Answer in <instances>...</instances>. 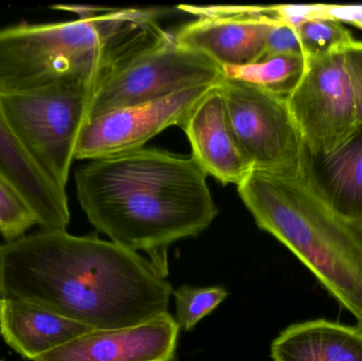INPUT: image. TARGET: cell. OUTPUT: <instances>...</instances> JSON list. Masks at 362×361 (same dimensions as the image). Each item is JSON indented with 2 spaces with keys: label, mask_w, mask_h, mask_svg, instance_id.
Returning a JSON list of instances; mask_svg holds the SVG:
<instances>
[{
  "label": "cell",
  "mask_w": 362,
  "mask_h": 361,
  "mask_svg": "<svg viewBox=\"0 0 362 361\" xmlns=\"http://www.w3.org/2000/svg\"><path fill=\"white\" fill-rule=\"evenodd\" d=\"M308 59L300 54H276L242 67L223 68L225 78L250 83L276 95L288 97L299 84Z\"/></svg>",
  "instance_id": "e0dca14e"
},
{
  "label": "cell",
  "mask_w": 362,
  "mask_h": 361,
  "mask_svg": "<svg viewBox=\"0 0 362 361\" xmlns=\"http://www.w3.org/2000/svg\"><path fill=\"white\" fill-rule=\"evenodd\" d=\"M223 78L218 65L180 46L174 34L167 32L101 81L93 93L88 120L121 108L171 97L187 89L213 86Z\"/></svg>",
  "instance_id": "8992f818"
},
{
  "label": "cell",
  "mask_w": 362,
  "mask_h": 361,
  "mask_svg": "<svg viewBox=\"0 0 362 361\" xmlns=\"http://www.w3.org/2000/svg\"><path fill=\"white\" fill-rule=\"evenodd\" d=\"M172 296L175 300L176 322L180 329L189 331L226 300L228 292L221 286L182 285L173 290Z\"/></svg>",
  "instance_id": "d6986e66"
},
{
  "label": "cell",
  "mask_w": 362,
  "mask_h": 361,
  "mask_svg": "<svg viewBox=\"0 0 362 361\" xmlns=\"http://www.w3.org/2000/svg\"><path fill=\"white\" fill-rule=\"evenodd\" d=\"M173 288L138 252L95 235L42 229L0 245V296L28 301L93 330L168 313Z\"/></svg>",
  "instance_id": "6da1fadb"
},
{
  "label": "cell",
  "mask_w": 362,
  "mask_h": 361,
  "mask_svg": "<svg viewBox=\"0 0 362 361\" xmlns=\"http://www.w3.org/2000/svg\"><path fill=\"white\" fill-rule=\"evenodd\" d=\"M213 86L187 89L171 97L89 119L81 131L76 159L95 160L144 148L146 142L165 129L181 126L189 110Z\"/></svg>",
  "instance_id": "30bf717a"
},
{
  "label": "cell",
  "mask_w": 362,
  "mask_h": 361,
  "mask_svg": "<svg viewBox=\"0 0 362 361\" xmlns=\"http://www.w3.org/2000/svg\"><path fill=\"white\" fill-rule=\"evenodd\" d=\"M78 15L63 23L0 30V93L63 82L98 85L123 61L165 34L157 8L57 6Z\"/></svg>",
  "instance_id": "3957f363"
},
{
  "label": "cell",
  "mask_w": 362,
  "mask_h": 361,
  "mask_svg": "<svg viewBox=\"0 0 362 361\" xmlns=\"http://www.w3.org/2000/svg\"><path fill=\"white\" fill-rule=\"evenodd\" d=\"M95 88L63 82L25 93H0L11 133L48 179L66 191Z\"/></svg>",
  "instance_id": "5b68a950"
},
{
  "label": "cell",
  "mask_w": 362,
  "mask_h": 361,
  "mask_svg": "<svg viewBox=\"0 0 362 361\" xmlns=\"http://www.w3.org/2000/svg\"><path fill=\"white\" fill-rule=\"evenodd\" d=\"M274 361H362V329L319 319L293 324L272 343Z\"/></svg>",
  "instance_id": "9a60e30c"
},
{
  "label": "cell",
  "mask_w": 362,
  "mask_h": 361,
  "mask_svg": "<svg viewBox=\"0 0 362 361\" xmlns=\"http://www.w3.org/2000/svg\"><path fill=\"white\" fill-rule=\"evenodd\" d=\"M1 302H2V298H1V296H0V307H1Z\"/></svg>",
  "instance_id": "cb8c5ba5"
},
{
  "label": "cell",
  "mask_w": 362,
  "mask_h": 361,
  "mask_svg": "<svg viewBox=\"0 0 362 361\" xmlns=\"http://www.w3.org/2000/svg\"><path fill=\"white\" fill-rule=\"evenodd\" d=\"M304 19L310 17H327L339 23L354 25L362 31V4L341 6V4H302ZM303 21V20H302Z\"/></svg>",
  "instance_id": "7402d4cb"
},
{
  "label": "cell",
  "mask_w": 362,
  "mask_h": 361,
  "mask_svg": "<svg viewBox=\"0 0 362 361\" xmlns=\"http://www.w3.org/2000/svg\"><path fill=\"white\" fill-rule=\"evenodd\" d=\"M296 27L308 59L344 53L356 42L344 23L327 17H310Z\"/></svg>",
  "instance_id": "ac0fdd59"
},
{
  "label": "cell",
  "mask_w": 362,
  "mask_h": 361,
  "mask_svg": "<svg viewBox=\"0 0 362 361\" xmlns=\"http://www.w3.org/2000/svg\"><path fill=\"white\" fill-rule=\"evenodd\" d=\"M276 54L304 55L297 27L293 23L278 20L270 29L264 57Z\"/></svg>",
  "instance_id": "44dd1931"
},
{
  "label": "cell",
  "mask_w": 362,
  "mask_h": 361,
  "mask_svg": "<svg viewBox=\"0 0 362 361\" xmlns=\"http://www.w3.org/2000/svg\"><path fill=\"white\" fill-rule=\"evenodd\" d=\"M238 192L259 229L293 252L362 329V222L338 214L305 165L291 174L253 170Z\"/></svg>",
  "instance_id": "277c9868"
},
{
  "label": "cell",
  "mask_w": 362,
  "mask_h": 361,
  "mask_svg": "<svg viewBox=\"0 0 362 361\" xmlns=\"http://www.w3.org/2000/svg\"><path fill=\"white\" fill-rule=\"evenodd\" d=\"M34 225L37 223L27 203L0 177V235L12 241L25 235Z\"/></svg>",
  "instance_id": "ffe728a7"
},
{
  "label": "cell",
  "mask_w": 362,
  "mask_h": 361,
  "mask_svg": "<svg viewBox=\"0 0 362 361\" xmlns=\"http://www.w3.org/2000/svg\"><path fill=\"white\" fill-rule=\"evenodd\" d=\"M180 331L168 312L137 326L89 331L34 361H174Z\"/></svg>",
  "instance_id": "8fae6325"
},
{
  "label": "cell",
  "mask_w": 362,
  "mask_h": 361,
  "mask_svg": "<svg viewBox=\"0 0 362 361\" xmlns=\"http://www.w3.org/2000/svg\"><path fill=\"white\" fill-rule=\"evenodd\" d=\"M206 176L192 156L144 148L89 160L76 171V194L99 232L148 254L167 277L170 246L199 235L216 218Z\"/></svg>",
  "instance_id": "7a4b0ae2"
},
{
  "label": "cell",
  "mask_w": 362,
  "mask_h": 361,
  "mask_svg": "<svg viewBox=\"0 0 362 361\" xmlns=\"http://www.w3.org/2000/svg\"><path fill=\"white\" fill-rule=\"evenodd\" d=\"M219 85L232 129L253 170L301 172L308 153L287 97L235 78H223Z\"/></svg>",
  "instance_id": "52a82bcc"
},
{
  "label": "cell",
  "mask_w": 362,
  "mask_h": 361,
  "mask_svg": "<svg viewBox=\"0 0 362 361\" xmlns=\"http://www.w3.org/2000/svg\"><path fill=\"white\" fill-rule=\"evenodd\" d=\"M305 171L338 214L362 222V129L327 156L308 154Z\"/></svg>",
  "instance_id": "2e32d148"
},
{
  "label": "cell",
  "mask_w": 362,
  "mask_h": 361,
  "mask_svg": "<svg viewBox=\"0 0 362 361\" xmlns=\"http://www.w3.org/2000/svg\"><path fill=\"white\" fill-rule=\"evenodd\" d=\"M344 63L352 85L357 116L362 129V42H356L344 52Z\"/></svg>",
  "instance_id": "603a6c76"
},
{
  "label": "cell",
  "mask_w": 362,
  "mask_h": 361,
  "mask_svg": "<svg viewBox=\"0 0 362 361\" xmlns=\"http://www.w3.org/2000/svg\"><path fill=\"white\" fill-rule=\"evenodd\" d=\"M93 329L28 301L2 299L0 334L8 347L34 361Z\"/></svg>",
  "instance_id": "5bb4252c"
},
{
  "label": "cell",
  "mask_w": 362,
  "mask_h": 361,
  "mask_svg": "<svg viewBox=\"0 0 362 361\" xmlns=\"http://www.w3.org/2000/svg\"><path fill=\"white\" fill-rule=\"evenodd\" d=\"M197 16L174 33L180 46L208 57L221 69L263 59L272 25L280 20L276 6H178Z\"/></svg>",
  "instance_id": "9c48e42d"
},
{
  "label": "cell",
  "mask_w": 362,
  "mask_h": 361,
  "mask_svg": "<svg viewBox=\"0 0 362 361\" xmlns=\"http://www.w3.org/2000/svg\"><path fill=\"white\" fill-rule=\"evenodd\" d=\"M0 361H4V360H0Z\"/></svg>",
  "instance_id": "d4e9b609"
},
{
  "label": "cell",
  "mask_w": 362,
  "mask_h": 361,
  "mask_svg": "<svg viewBox=\"0 0 362 361\" xmlns=\"http://www.w3.org/2000/svg\"><path fill=\"white\" fill-rule=\"evenodd\" d=\"M0 177L23 199L42 229L66 230L70 223L67 192L34 165L11 133L0 110Z\"/></svg>",
  "instance_id": "4fadbf2b"
},
{
  "label": "cell",
  "mask_w": 362,
  "mask_h": 361,
  "mask_svg": "<svg viewBox=\"0 0 362 361\" xmlns=\"http://www.w3.org/2000/svg\"><path fill=\"white\" fill-rule=\"evenodd\" d=\"M306 59L305 72L287 102L308 154L327 156L361 124L344 53Z\"/></svg>",
  "instance_id": "ba28073f"
},
{
  "label": "cell",
  "mask_w": 362,
  "mask_h": 361,
  "mask_svg": "<svg viewBox=\"0 0 362 361\" xmlns=\"http://www.w3.org/2000/svg\"><path fill=\"white\" fill-rule=\"evenodd\" d=\"M180 127L191 144V156L206 175L238 186L253 171L232 129L221 85L206 91Z\"/></svg>",
  "instance_id": "7c38bea8"
}]
</instances>
